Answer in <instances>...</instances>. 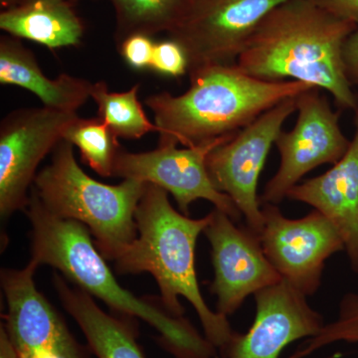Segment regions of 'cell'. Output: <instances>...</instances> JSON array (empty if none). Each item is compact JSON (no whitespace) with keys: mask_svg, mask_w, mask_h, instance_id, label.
<instances>
[{"mask_svg":"<svg viewBox=\"0 0 358 358\" xmlns=\"http://www.w3.org/2000/svg\"><path fill=\"white\" fill-rule=\"evenodd\" d=\"M234 134L185 148H178L176 141H159L157 148L140 154L121 148L115 157L114 176L159 186L173 194L185 215H189L192 202L204 199L239 222L241 212L228 195L216 189L206 166L212 150Z\"/></svg>","mask_w":358,"mask_h":358,"instance_id":"cell-9","label":"cell"},{"mask_svg":"<svg viewBox=\"0 0 358 358\" xmlns=\"http://www.w3.org/2000/svg\"><path fill=\"white\" fill-rule=\"evenodd\" d=\"M313 1L331 15L358 25V0H313Z\"/></svg>","mask_w":358,"mask_h":358,"instance_id":"cell-25","label":"cell"},{"mask_svg":"<svg viewBox=\"0 0 358 358\" xmlns=\"http://www.w3.org/2000/svg\"><path fill=\"white\" fill-rule=\"evenodd\" d=\"M76 0H0V29L50 49L81 44L85 24Z\"/></svg>","mask_w":358,"mask_h":358,"instance_id":"cell-15","label":"cell"},{"mask_svg":"<svg viewBox=\"0 0 358 358\" xmlns=\"http://www.w3.org/2000/svg\"><path fill=\"white\" fill-rule=\"evenodd\" d=\"M355 127L345 155L326 173L294 186L287 199L310 205L334 224L352 270L358 273V107Z\"/></svg>","mask_w":358,"mask_h":358,"instance_id":"cell-14","label":"cell"},{"mask_svg":"<svg viewBox=\"0 0 358 358\" xmlns=\"http://www.w3.org/2000/svg\"><path fill=\"white\" fill-rule=\"evenodd\" d=\"M286 1L187 0L167 37L185 51L188 72L207 65L236 64L266 16Z\"/></svg>","mask_w":358,"mask_h":358,"instance_id":"cell-6","label":"cell"},{"mask_svg":"<svg viewBox=\"0 0 358 358\" xmlns=\"http://www.w3.org/2000/svg\"><path fill=\"white\" fill-rule=\"evenodd\" d=\"M188 75L190 87L185 93L162 92L145 99L159 141L185 148L236 134L278 103L315 88L305 82L262 81L237 64L203 66Z\"/></svg>","mask_w":358,"mask_h":358,"instance_id":"cell-4","label":"cell"},{"mask_svg":"<svg viewBox=\"0 0 358 358\" xmlns=\"http://www.w3.org/2000/svg\"><path fill=\"white\" fill-rule=\"evenodd\" d=\"M296 100V124L292 131H282L275 141L281 162L264 188L261 205L281 203L306 174L322 164L334 166L350 148L339 124L341 113L334 112L320 88L307 90Z\"/></svg>","mask_w":358,"mask_h":358,"instance_id":"cell-8","label":"cell"},{"mask_svg":"<svg viewBox=\"0 0 358 358\" xmlns=\"http://www.w3.org/2000/svg\"><path fill=\"white\" fill-rule=\"evenodd\" d=\"M53 282L63 307L77 322L96 358H145L131 322L103 312L92 296L70 288L61 275H54Z\"/></svg>","mask_w":358,"mask_h":358,"instance_id":"cell-17","label":"cell"},{"mask_svg":"<svg viewBox=\"0 0 358 358\" xmlns=\"http://www.w3.org/2000/svg\"><path fill=\"white\" fill-rule=\"evenodd\" d=\"M0 358H20L17 350L3 324H1L0 329Z\"/></svg>","mask_w":358,"mask_h":358,"instance_id":"cell-27","label":"cell"},{"mask_svg":"<svg viewBox=\"0 0 358 358\" xmlns=\"http://www.w3.org/2000/svg\"><path fill=\"white\" fill-rule=\"evenodd\" d=\"M145 185L124 179L108 185L90 178L77 164L74 145L63 140L33 189L50 213L86 226L103 258L115 261L138 236L136 211Z\"/></svg>","mask_w":358,"mask_h":358,"instance_id":"cell-5","label":"cell"},{"mask_svg":"<svg viewBox=\"0 0 358 358\" xmlns=\"http://www.w3.org/2000/svg\"><path fill=\"white\" fill-rule=\"evenodd\" d=\"M17 353L20 358H90L52 348H35L20 352L17 350Z\"/></svg>","mask_w":358,"mask_h":358,"instance_id":"cell-26","label":"cell"},{"mask_svg":"<svg viewBox=\"0 0 358 358\" xmlns=\"http://www.w3.org/2000/svg\"><path fill=\"white\" fill-rule=\"evenodd\" d=\"M0 83L27 90L43 107L66 113H77L93 88L91 82L69 74L56 79L45 76L33 52L10 35L0 38Z\"/></svg>","mask_w":358,"mask_h":358,"instance_id":"cell-16","label":"cell"},{"mask_svg":"<svg viewBox=\"0 0 358 358\" xmlns=\"http://www.w3.org/2000/svg\"><path fill=\"white\" fill-rule=\"evenodd\" d=\"M150 68L159 74L178 78L187 74L189 63L182 47L169 38L155 44Z\"/></svg>","mask_w":358,"mask_h":358,"instance_id":"cell-22","label":"cell"},{"mask_svg":"<svg viewBox=\"0 0 358 358\" xmlns=\"http://www.w3.org/2000/svg\"><path fill=\"white\" fill-rule=\"evenodd\" d=\"M25 213L32 226L31 261L57 268L78 288L112 310L148 322L159 343L176 358H216L218 350L189 320L143 300L117 282L83 224L50 213L32 189Z\"/></svg>","mask_w":358,"mask_h":358,"instance_id":"cell-2","label":"cell"},{"mask_svg":"<svg viewBox=\"0 0 358 358\" xmlns=\"http://www.w3.org/2000/svg\"><path fill=\"white\" fill-rule=\"evenodd\" d=\"M256 317L246 334H235L224 358H279L294 341L315 336L324 326L307 296L282 280L255 294Z\"/></svg>","mask_w":358,"mask_h":358,"instance_id":"cell-13","label":"cell"},{"mask_svg":"<svg viewBox=\"0 0 358 358\" xmlns=\"http://www.w3.org/2000/svg\"><path fill=\"white\" fill-rule=\"evenodd\" d=\"M264 219L259 235L264 253L282 279L306 296L317 293L324 264L345 250L334 224L319 210L305 217L289 219L278 205H261Z\"/></svg>","mask_w":358,"mask_h":358,"instance_id":"cell-11","label":"cell"},{"mask_svg":"<svg viewBox=\"0 0 358 358\" xmlns=\"http://www.w3.org/2000/svg\"><path fill=\"white\" fill-rule=\"evenodd\" d=\"M343 61L348 82L358 89V25L343 44Z\"/></svg>","mask_w":358,"mask_h":358,"instance_id":"cell-24","label":"cell"},{"mask_svg":"<svg viewBox=\"0 0 358 358\" xmlns=\"http://www.w3.org/2000/svg\"><path fill=\"white\" fill-rule=\"evenodd\" d=\"M296 98L287 99L264 113L207 157L212 183L232 199L247 227L258 236L264 226L260 197L257 194L259 178L282 124L296 112Z\"/></svg>","mask_w":358,"mask_h":358,"instance_id":"cell-7","label":"cell"},{"mask_svg":"<svg viewBox=\"0 0 358 358\" xmlns=\"http://www.w3.org/2000/svg\"><path fill=\"white\" fill-rule=\"evenodd\" d=\"M114 9L115 42L133 35L154 37L173 30L187 0H106Z\"/></svg>","mask_w":358,"mask_h":358,"instance_id":"cell-18","label":"cell"},{"mask_svg":"<svg viewBox=\"0 0 358 358\" xmlns=\"http://www.w3.org/2000/svg\"><path fill=\"white\" fill-rule=\"evenodd\" d=\"M79 117L49 108L11 112L0 124V215L25 210L28 189L42 160L53 152L68 127Z\"/></svg>","mask_w":358,"mask_h":358,"instance_id":"cell-10","label":"cell"},{"mask_svg":"<svg viewBox=\"0 0 358 358\" xmlns=\"http://www.w3.org/2000/svg\"><path fill=\"white\" fill-rule=\"evenodd\" d=\"M211 214L192 219L173 208L169 192L147 183L136 211L138 236L114 261L120 274L147 272L159 285L164 310L174 315L185 313L179 296L192 303L204 329V336L221 355L236 331L227 317L213 312L205 303L195 270V247Z\"/></svg>","mask_w":358,"mask_h":358,"instance_id":"cell-3","label":"cell"},{"mask_svg":"<svg viewBox=\"0 0 358 358\" xmlns=\"http://www.w3.org/2000/svg\"><path fill=\"white\" fill-rule=\"evenodd\" d=\"M205 228L211 245L214 281L211 293L217 298L216 312L228 317L255 294L282 281L264 253L260 237L248 227H238L224 212L214 209Z\"/></svg>","mask_w":358,"mask_h":358,"instance_id":"cell-12","label":"cell"},{"mask_svg":"<svg viewBox=\"0 0 358 358\" xmlns=\"http://www.w3.org/2000/svg\"><path fill=\"white\" fill-rule=\"evenodd\" d=\"M64 140L76 145L82 159L103 178L114 176L115 157L121 150L119 138L101 117L82 119L68 127Z\"/></svg>","mask_w":358,"mask_h":358,"instance_id":"cell-20","label":"cell"},{"mask_svg":"<svg viewBox=\"0 0 358 358\" xmlns=\"http://www.w3.org/2000/svg\"><path fill=\"white\" fill-rule=\"evenodd\" d=\"M357 26L313 0H288L266 16L236 64L262 81L305 82L326 90L341 110H355L358 96L346 78L343 48Z\"/></svg>","mask_w":358,"mask_h":358,"instance_id":"cell-1","label":"cell"},{"mask_svg":"<svg viewBox=\"0 0 358 358\" xmlns=\"http://www.w3.org/2000/svg\"><path fill=\"white\" fill-rule=\"evenodd\" d=\"M155 44L152 37L136 34L124 40L117 49L131 67L141 70L152 66Z\"/></svg>","mask_w":358,"mask_h":358,"instance_id":"cell-23","label":"cell"},{"mask_svg":"<svg viewBox=\"0 0 358 358\" xmlns=\"http://www.w3.org/2000/svg\"><path fill=\"white\" fill-rule=\"evenodd\" d=\"M338 341L358 343V294L348 293L339 303L338 319L306 339L289 358H305Z\"/></svg>","mask_w":358,"mask_h":358,"instance_id":"cell-21","label":"cell"},{"mask_svg":"<svg viewBox=\"0 0 358 358\" xmlns=\"http://www.w3.org/2000/svg\"><path fill=\"white\" fill-rule=\"evenodd\" d=\"M140 90L138 84L129 91L110 92L105 81L93 83L91 98L98 107V117L117 138L138 140L150 131H159L157 124L148 119L138 101Z\"/></svg>","mask_w":358,"mask_h":358,"instance_id":"cell-19","label":"cell"}]
</instances>
